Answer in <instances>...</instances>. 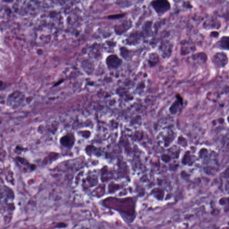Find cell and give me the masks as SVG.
I'll return each mask as SVG.
<instances>
[{
    "label": "cell",
    "mask_w": 229,
    "mask_h": 229,
    "mask_svg": "<svg viewBox=\"0 0 229 229\" xmlns=\"http://www.w3.org/2000/svg\"><path fill=\"white\" fill-rule=\"evenodd\" d=\"M152 6L158 14H164L169 10L170 7L167 0H156L153 1Z\"/></svg>",
    "instance_id": "1"
},
{
    "label": "cell",
    "mask_w": 229,
    "mask_h": 229,
    "mask_svg": "<svg viewBox=\"0 0 229 229\" xmlns=\"http://www.w3.org/2000/svg\"><path fill=\"white\" fill-rule=\"evenodd\" d=\"M220 45L222 48H229V37H224L222 39H221L220 41Z\"/></svg>",
    "instance_id": "2"
}]
</instances>
